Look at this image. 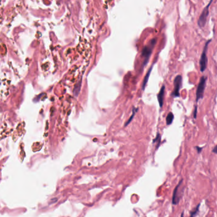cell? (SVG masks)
Masks as SVG:
<instances>
[{
	"mask_svg": "<svg viewBox=\"0 0 217 217\" xmlns=\"http://www.w3.org/2000/svg\"><path fill=\"white\" fill-rule=\"evenodd\" d=\"M138 108H134L133 109V114H132V116L130 117V118H129V119L128 120V121L127 122V123H126V124H125V126H127V125H128L129 124V123L133 120V118H134V115H135V114H136V113L138 111Z\"/></svg>",
	"mask_w": 217,
	"mask_h": 217,
	"instance_id": "12",
	"label": "cell"
},
{
	"mask_svg": "<svg viewBox=\"0 0 217 217\" xmlns=\"http://www.w3.org/2000/svg\"><path fill=\"white\" fill-rule=\"evenodd\" d=\"M197 106H195L194 109V118L195 119L197 118Z\"/></svg>",
	"mask_w": 217,
	"mask_h": 217,
	"instance_id": "13",
	"label": "cell"
},
{
	"mask_svg": "<svg viewBox=\"0 0 217 217\" xmlns=\"http://www.w3.org/2000/svg\"><path fill=\"white\" fill-rule=\"evenodd\" d=\"M156 42H157V39L154 38V39L151 40L150 45L147 46L143 48V50L142 51V56L144 59V60L143 62V66L146 65L147 64V63L149 62L150 55H151L152 52V50H153V48H154V46L155 45Z\"/></svg>",
	"mask_w": 217,
	"mask_h": 217,
	"instance_id": "1",
	"label": "cell"
},
{
	"mask_svg": "<svg viewBox=\"0 0 217 217\" xmlns=\"http://www.w3.org/2000/svg\"><path fill=\"white\" fill-rule=\"evenodd\" d=\"M174 119V114L172 113H169L166 116V124L170 125L172 124Z\"/></svg>",
	"mask_w": 217,
	"mask_h": 217,
	"instance_id": "10",
	"label": "cell"
},
{
	"mask_svg": "<svg viewBox=\"0 0 217 217\" xmlns=\"http://www.w3.org/2000/svg\"><path fill=\"white\" fill-rule=\"evenodd\" d=\"M206 81H207V77L206 76H202L200 79L199 83L197 90H196V102H197L199 100L203 99L204 96V90L206 86Z\"/></svg>",
	"mask_w": 217,
	"mask_h": 217,
	"instance_id": "2",
	"label": "cell"
},
{
	"mask_svg": "<svg viewBox=\"0 0 217 217\" xmlns=\"http://www.w3.org/2000/svg\"><path fill=\"white\" fill-rule=\"evenodd\" d=\"M165 89H166L165 86L162 85V86L161 87L160 91L157 95V99H158V102H159V106L160 108H162V107H163L164 99V96H165Z\"/></svg>",
	"mask_w": 217,
	"mask_h": 217,
	"instance_id": "7",
	"label": "cell"
},
{
	"mask_svg": "<svg viewBox=\"0 0 217 217\" xmlns=\"http://www.w3.org/2000/svg\"><path fill=\"white\" fill-rule=\"evenodd\" d=\"M152 69H153V65L149 69V71L147 72V75H145V76H144V80H143V84H142V89L143 90H144V88H145V87H146L147 83L149 80V78H150V74H151V72L152 70Z\"/></svg>",
	"mask_w": 217,
	"mask_h": 217,
	"instance_id": "8",
	"label": "cell"
},
{
	"mask_svg": "<svg viewBox=\"0 0 217 217\" xmlns=\"http://www.w3.org/2000/svg\"><path fill=\"white\" fill-rule=\"evenodd\" d=\"M182 182H183V179H182L179 181V182L175 187V188L174 189L173 194V198H172V204L173 205H178L179 203V201H180V197L178 196V190H179V186H181V184H182Z\"/></svg>",
	"mask_w": 217,
	"mask_h": 217,
	"instance_id": "6",
	"label": "cell"
},
{
	"mask_svg": "<svg viewBox=\"0 0 217 217\" xmlns=\"http://www.w3.org/2000/svg\"><path fill=\"white\" fill-rule=\"evenodd\" d=\"M184 212L183 211V212L182 213V214H181V217H184Z\"/></svg>",
	"mask_w": 217,
	"mask_h": 217,
	"instance_id": "16",
	"label": "cell"
},
{
	"mask_svg": "<svg viewBox=\"0 0 217 217\" xmlns=\"http://www.w3.org/2000/svg\"><path fill=\"white\" fill-rule=\"evenodd\" d=\"M212 152H213V153H214V154H217V145H216V146L213 148V151H212Z\"/></svg>",
	"mask_w": 217,
	"mask_h": 217,
	"instance_id": "15",
	"label": "cell"
},
{
	"mask_svg": "<svg viewBox=\"0 0 217 217\" xmlns=\"http://www.w3.org/2000/svg\"><path fill=\"white\" fill-rule=\"evenodd\" d=\"M195 148L196 149L198 154H200L202 152L203 149V147H199V146H196Z\"/></svg>",
	"mask_w": 217,
	"mask_h": 217,
	"instance_id": "14",
	"label": "cell"
},
{
	"mask_svg": "<svg viewBox=\"0 0 217 217\" xmlns=\"http://www.w3.org/2000/svg\"><path fill=\"white\" fill-rule=\"evenodd\" d=\"M211 41V40H209L205 44L203 53L201 54L199 64H200V70L201 72H203L205 71V70L207 68V64H208V57H207V50L208 48V45L209 43Z\"/></svg>",
	"mask_w": 217,
	"mask_h": 217,
	"instance_id": "3",
	"label": "cell"
},
{
	"mask_svg": "<svg viewBox=\"0 0 217 217\" xmlns=\"http://www.w3.org/2000/svg\"><path fill=\"white\" fill-rule=\"evenodd\" d=\"M160 142H161V135L159 133V132H157V135L155 138V139L153 141V143H157V146H156V150L158 149V148L160 147Z\"/></svg>",
	"mask_w": 217,
	"mask_h": 217,
	"instance_id": "9",
	"label": "cell"
},
{
	"mask_svg": "<svg viewBox=\"0 0 217 217\" xmlns=\"http://www.w3.org/2000/svg\"><path fill=\"white\" fill-rule=\"evenodd\" d=\"M200 206H201V203H199L197 205V206L195 208V209L194 210H192L191 212H190V217H195L199 213V208H200Z\"/></svg>",
	"mask_w": 217,
	"mask_h": 217,
	"instance_id": "11",
	"label": "cell"
},
{
	"mask_svg": "<svg viewBox=\"0 0 217 217\" xmlns=\"http://www.w3.org/2000/svg\"><path fill=\"white\" fill-rule=\"evenodd\" d=\"M182 76L181 75H178L175 77L174 80V89L173 91L171 94V96L173 97H179V90L181 88V86L182 85Z\"/></svg>",
	"mask_w": 217,
	"mask_h": 217,
	"instance_id": "5",
	"label": "cell"
},
{
	"mask_svg": "<svg viewBox=\"0 0 217 217\" xmlns=\"http://www.w3.org/2000/svg\"><path fill=\"white\" fill-rule=\"evenodd\" d=\"M212 2H213V0H210L209 3L204 8L199 18L197 23H198V26H199L200 27H204L206 26V21H207V18H208V15H209V7H210Z\"/></svg>",
	"mask_w": 217,
	"mask_h": 217,
	"instance_id": "4",
	"label": "cell"
}]
</instances>
